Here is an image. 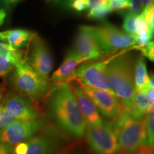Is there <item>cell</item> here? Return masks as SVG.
<instances>
[{
  "label": "cell",
  "instance_id": "6da1fadb",
  "mask_svg": "<svg viewBox=\"0 0 154 154\" xmlns=\"http://www.w3.org/2000/svg\"><path fill=\"white\" fill-rule=\"evenodd\" d=\"M47 96L48 113L57 126L72 137L82 138L87 123L69 84H55Z\"/></svg>",
  "mask_w": 154,
  "mask_h": 154
},
{
  "label": "cell",
  "instance_id": "7a4b0ae2",
  "mask_svg": "<svg viewBox=\"0 0 154 154\" xmlns=\"http://www.w3.org/2000/svg\"><path fill=\"white\" fill-rule=\"evenodd\" d=\"M134 61L130 55L121 54L109 59L105 72L112 90L120 100L121 109L128 106L136 93Z\"/></svg>",
  "mask_w": 154,
  "mask_h": 154
},
{
  "label": "cell",
  "instance_id": "3957f363",
  "mask_svg": "<svg viewBox=\"0 0 154 154\" xmlns=\"http://www.w3.org/2000/svg\"><path fill=\"white\" fill-rule=\"evenodd\" d=\"M15 93L38 101L46 98L51 88L49 79L40 74L25 61L17 64L9 79Z\"/></svg>",
  "mask_w": 154,
  "mask_h": 154
},
{
  "label": "cell",
  "instance_id": "277c9868",
  "mask_svg": "<svg viewBox=\"0 0 154 154\" xmlns=\"http://www.w3.org/2000/svg\"><path fill=\"white\" fill-rule=\"evenodd\" d=\"M112 125L121 154H131L147 145L145 117L135 119L125 113H120Z\"/></svg>",
  "mask_w": 154,
  "mask_h": 154
},
{
  "label": "cell",
  "instance_id": "5b68a950",
  "mask_svg": "<svg viewBox=\"0 0 154 154\" xmlns=\"http://www.w3.org/2000/svg\"><path fill=\"white\" fill-rule=\"evenodd\" d=\"M92 32L101 54H111L136 45V39L109 22L92 27Z\"/></svg>",
  "mask_w": 154,
  "mask_h": 154
},
{
  "label": "cell",
  "instance_id": "8992f818",
  "mask_svg": "<svg viewBox=\"0 0 154 154\" xmlns=\"http://www.w3.org/2000/svg\"><path fill=\"white\" fill-rule=\"evenodd\" d=\"M86 135L88 146L95 154H116L119 151L117 136L111 123L87 125Z\"/></svg>",
  "mask_w": 154,
  "mask_h": 154
},
{
  "label": "cell",
  "instance_id": "52a82bcc",
  "mask_svg": "<svg viewBox=\"0 0 154 154\" xmlns=\"http://www.w3.org/2000/svg\"><path fill=\"white\" fill-rule=\"evenodd\" d=\"M108 61L109 60H105L82 64L76 70L72 82H76L78 84L91 86L115 95L105 72Z\"/></svg>",
  "mask_w": 154,
  "mask_h": 154
},
{
  "label": "cell",
  "instance_id": "ba28073f",
  "mask_svg": "<svg viewBox=\"0 0 154 154\" xmlns=\"http://www.w3.org/2000/svg\"><path fill=\"white\" fill-rule=\"evenodd\" d=\"M46 126V120L41 116L33 120L17 121L5 129L0 131V143L16 145L34 137Z\"/></svg>",
  "mask_w": 154,
  "mask_h": 154
},
{
  "label": "cell",
  "instance_id": "9c48e42d",
  "mask_svg": "<svg viewBox=\"0 0 154 154\" xmlns=\"http://www.w3.org/2000/svg\"><path fill=\"white\" fill-rule=\"evenodd\" d=\"M28 49L24 53V61L45 78L49 79L54 67V59L47 44L34 34Z\"/></svg>",
  "mask_w": 154,
  "mask_h": 154
},
{
  "label": "cell",
  "instance_id": "30bf717a",
  "mask_svg": "<svg viewBox=\"0 0 154 154\" xmlns=\"http://www.w3.org/2000/svg\"><path fill=\"white\" fill-rule=\"evenodd\" d=\"M34 102L14 91H9L4 96L0 106L16 120L30 121L39 116L38 108Z\"/></svg>",
  "mask_w": 154,
  "mask_h": 154
},
{
  "label": "cell",
  "instance_id": "8fae6325",
  "mask_svg": "<svg viewBox=\"0 0 154 154\" xmlns=\"http://www.w3.org/2000/svg\"><path fill=\"white\" fill-rule=\"evenodd\" d=\"M79 84L102 115L106 118L113 119L119 116L121 110V103L116 96L107 91L96 89L84 84Z\"/></svg>",
  "mask_w": 154,
  "mask_h": 154
},
{
  "label": "cell",
  "instance_id": "7c38bea8",
  "mask_svg": "<svg viewBox=\"0 0 154 154\" xmlns=\"http://www.w3.org/2000/svg\"><path fill=\"white\" fill-rule=\"evenodd\" d=\"M92 27L84 25L78 29L73 49L77 54L86 61L99 59L102 54L94 36Z\"/></svg>",
  "mask_w": 154,
  "mask_h": 154
},
{
  "label": "cell",
  "instance_id": "4fadbf2b",
  "mask_svg": "<svg viewBox=\"0 0 154 154\" xmlns=\"http://www.w3.org/2000/svg\"><path fill=\"white\" fill-rule=\"evenodd\" d=\"M26 142L24 154H54L59 146L58 135L54 131L38 134Z\"/></svg>",
  "mask_w": 154,
  "mask_h": 154
},
{
  "label": "cell",
  "instance_id": "5bb4252c",
  "mask_svg": "<svg viewBox=\"0 0 154 154\" xmlns=\"http://www.w3.org/2000/svg\"><path fill=\"white\" fill-rule=\"evenodd\" d=\"M86 60L75 52L74 49L69 50L60 66L56 70L51 77L54 84H68L72 82L76 67Z\"/></svg>",
  "mask_w": 154,
  "mask_h": 154
},
{
  "label": "cell",
  "instance_id": "9a60e30c",
  "mask_svg": "<svg viewBox=\"0 0 154 154\" xmlns=\"http://www.w3.org/2000/svg\"><path fill=\"white\" fill-rule=\"evenodd\" d=\"M71 89L74 94L81 111L88 126H100L103 124V121L99 111L93 102L82 91L80 86L73 84Z\"/></svg>",
  "mask_w": 154,
  "mask_h": 154
},
{
  "label": "cell",
  "instance_id": "2e32d148",
  "mask_svg": "<svg viewBox=\"0 0 154 154\" xmlns=\"http://www.w3.org/2000/svg\"><path fill=\"white\" fill-rule=\"evenodd\" d=\"M154 106V101L146 94L136 91L128 106L121 109V113H125L135 119L144 118Z\"/></svg>",
  "mask_w": 154,
  "mask_h": 154
},
{
  "label": "cell",
  "instance_id": "e0dca14e",
  "mask_svg": "<svg viewBox=\"0 0 154 154\" xmlns=\"http://www.w3.org/2000/svg\"><path fill=\"white\" fill-rule=\"evenodd\" d=\"M34 35V34L29 30L14 29L0 32V40L14 49H22L28 45Z\"/></svg>",
  "mask_w": 154,
  "mask_h": 154
},
{
  "label": "cell",
  "instance_id": "ac0fdd59",
  "mask_svg": "<svg viewBox=\"0 0 154 154\" xmlns=\"http://www.w3.org/2000/svg\"><path fill=\"white\" fill-rule=\"evenodd\" d=\"M134 84L136 91L146 94L149 88L150 78L143 56L138 58L134 65Z\"/></svg>",
  "mask_w": 154,
  "mask_h": 154
},
{
  "label": "cell",
  "instance_id": "d6986e66",
  "mask_svg": "<svg viewBox=\"0 0 154 154\" xmlns=\"http://www.w3.org/2000/svg\"><path fill=\"white\" fill-rule=\"evenodd\" d=\"M0 56L7 58L16 66L24 61V52L22 49H14L2 40H0Z\"/></svg>",
  "mask_w": 154,
  "mask_h": 154
},
{
  "label": "cell",
  "instance_id": "ffe728a7",
  "mask_svg": "<svg viewBox=\"0 0 154 154\" xmlns=\"http://www.w3.org/2000/svg\"><path fill=\"white\" fill-rule=\"evenodd\" d=\"M145 121L147 134V145L151 147L154 146V106L146 115Z\"/></svg>",
  "mask_w": 154,
  "mask_h": 154
},
{
  "label": "cell",
  "instance_id": "44dd1931",
  "mask_svg": "<svg viewBox=\"0 0 154 154\" xmlns=\"http://www.w3.org/2000/svg\"><path fill=\"white\" fill-rule=\"evenodd\" d=\"M138 14H132L131 12L126 13L124 17V24L123 29L124 32L135 38L136 35V19Z\"/></svg>",
  "mask_w": 154,
  "mask_h": 154
},
{
  "label": "cell",
  "instance_id": "7402d4cb",
  "mask_svg": "<svg viewBox=\"0 0 154 154\" xmlns=\"http://www.w3.org/2000/svg\"><path fill=\"white\" fill-rule=\"evenodd\" d=\"M111 11H111L109 4H106V5L98 7V8L90 9L87 17L91 19H95V20H103L110 14Z\"/></svg>",
  "mask_w": 154,
  "mask_h": 154
},
{
  "label": "cell",
  "instance_id": "603a6c76",
  "mask_svg": "<svg viewBox=\"0 0 154 154\" xmlns=\"http://www.w3.org/2000/svg\"><path fill=\"white\" fill-rule=\"evenodd\" d=\"M16 65L12 61L2 56H0V77L6 76L13 72Z\"/></svg>",
  "mask_w": 154,
  "mask_h": 154
},
{
  "label": "cell",
  "instance_id": "cb8c5ba5",
  "mask_svg": "<svg viewBox=\"0 0 154 154\" xmlns=\"http://www.w3.org/2000/svg\"><path fill=\"white\" fill-rule=\"evenodd\" d=\"M141 13L150 29L154 33V4L145 7Z\"/></svg>",
  "mask_w": 154,
  "mask_h": 154
},
{
  "label": "cell",
  "instance_id": "d4e9b609",
  "mask_svg": "<svg viewBox=\"0 0 154 154\" xmlns=\"http://www.w3.org/2000/svg\"><path fill=\"white\" fill-rule=\"evenodd\" d=\"M16 121L17 120L11 117L0 106V131L5 129Z\"/></svg>",
  "mask_w": 154,
  "mask_h": 154
},
{
  "label": "cell",
  "instance_id": "484cf974",
  "mask_svg": "<svg viewBox=\"0 0 154 154\" xmlns=\"http://www.w3.org/2000/svg\"><path fill=\"white\" fill-rule=\"evenodd\" d=\"M109 5L111 11H119L131 7L130 0H109Z\"/></svg>",
  "mask_w": 154,
  "mask_h": 154
},
{
  "label": "cell",
  "instance_id": "4316f807",
  "mask_svg": "<svg viewBox=\"0 0 154 154\" xmlns=\"http://www.w3.org/2000/svg\"><path fill=\"white\" fill-rule=\"evenodd\" d=\"M70 7L78 12L86 11L88 8V0H74L70 3Z\"/></svg>",
  "mask_w": 154,
  "mask_h": 154
},
{
  "label": "cell",
  "instance_id": "83f0119b",
  "mask_svg": "<svg viewBox=\"0 0 154 154\" xmlns=\"http://www.w3.org/2000/svg\"><path fill=\"white\" fill-rule=\"evenodd\" d=\"M143 57L150 59L154 62V42H150L145 47L140 49Z\"/></svg>",
  "mask_w": 154,
  "mask_h": 154
},
{
  "label": "cell",
  "instance_id": "f1b7e54d",
  "mask_svg": "<svg viewBox=\"0 0 154 154\" xmlns=\"http://www.w3.org/2000/svg\"><path fill=\"white\" fill-rule=\"evenodd\" d=\"M130 2L131 7L129 8V12L134 14H140L143 9L140 0H130Z\"/></svg>",
  "mask_w": 154,
  "mask_h": 154
},
{
  "label": "cell",
  "instance_id": "f546056e",
  "mask_svg": "<svg viewBox=\"0 0 154 154\" xmlns=\"http://www.w3.org/2000/svg\"><path fill=\"white\" fill-rule=\"evenodd\" d=\"M88 9H92L106 5L109 3V0H88Z\"/></svg>",
  "mask_w": 154,
  "mask_h": 154
},
{
  "label": "cell",
  "instance_id": "4dcf8cb0",
  "mask_svg": "<svg viewBox=\"0 0 154 154\" xmlns=\"http://www.w3.org/2000/svg\"><path fill=\"white\" fill-rule=\"evenodd\" d=\"M0 154H14L11 145L6 143H0Z\"/></svg>",
  "mask_w": 154,
  "mask_h": 154
},
{
  "label": "cell",
  "instance_id": "1f68e13d",
  "mask_svg": "<svg viewBox=\"0 0 154 154\" xmlns=\"http://www.w3.org/2000/svg\"><path fill=\"white\" fill-rule=\"evenodd\" d=\"M131 154H154V152L149 146L146 147V146H144Z\"/></svg>",
  "mask_w": 154,
  "mask_h": 154
},
{
  "label": "cell",
  "instance_id": "d6a6232c",
  "mask_svg": "<svg viewBox=\"0 0 154 154\" xmlns=\"http://www.w3.org/2000/svg\"><path fill=\"white\" fill-rule=\"evenodd\" d=\"M6 90H7V82H3L0 84V102L2 101L4 96L6 94Z\"/></svg>",
  "mask_w": 154,
  "mask_h": 154
},
{
  "label": "cell",
  "instance_id": "836d02e7",
  "mask_svg": "<svg viewBox=\"0 0 154 154\" xmlns=\"http://www.w3.org/2000/svg\"><path fill=\"white\" fill-rule=\"evenodd\" d=\"M9 5H10V0H0V7L1 9L9 10Z\"/></svg>",
  "mask_w": 154,
  "mask_h": 154
},
{
  "label": "cell",
  "instance_id": "e575fe53",
  "mask_svg": "<svg viewBox=\"0 0 154 154\" xmlns=\"http://www.w3.org/2000/svg\"><path fill=\"white\" fill-rule=\"evenodd\" d=\"M6 17H7L6 11L3 9H0V26L4 24V22H5Z\"/></svg>",
  "mask_w": 154,
  "mask_h": 154
},
{
  "label": "cell",
  "instance_id": "d590c367",
  "mask_svg": "<svg viewBox=\"0 0 154 154\" xmlns=\"http://www.w3.org/2000/svg\"><path fill=\"white\" fill-rule=\"evenodd\" d=\"M140 4H141V7L143 9L148 6L154 4V0H140Z\"/></svg>",
  "mask_w": 154,
  "mask_h": 154
},
{
  "label": "cell",
  "instance_id": "8d00e7d4",
  "mask_svg": "<svg viewBox=\"0 0 154 154\" xmlns=\"http://www.w3.org/2000/svg\"><path fill=\"white\" fill-rule=\"evenodd\" d=\"M146 94L150 99H151L152 101H154V90L149 89L146 92Z\"/></svg>",
  "mask_w": 154,
  "mask_h": 154
},
{
  "label": "cell",
  "instance_id": "74e56055",
  "mask_svg": "<svg viewBox=\"0 0 154 154\" xmlns=\"http://www.w3.org/2000/svg\"><path fill=\"white\" fill-rule=\"evenodd\" d=\"M149 88L150 89L154 90V75L152 74L151 76H149Z\"/></svg>",
  "mask_w": 154,
  "mask_h": 154
},
{
  "label": "cell",
  "instance_id": "f35d334b",
  "mask_svg": "<svg viewBox=\"0 0 154 154\" xmlns=\"http://www.w3.org/2000/svg\"><path fill=\"white\" fill-rule=\"evenodd\" d=\"M19 1V0H10V4H14Z\"/></svg>",
  "mask_w": 154,
  "mask_h": 154
},
{
  "label": "cell",
  "instance_id": "ab89813d",
  "mask_svg": "<svg viewBox=\"0 0 154 154\" xmlns=\"http://www.w3.org/2000/svg\"><path fill=\"white\" fill-rule=\"evenodd\" d=\"M54 2L55 4H59L61 2V0H54Z\"/></svg>",
  "mask_w": 154,
  "mask_h": 154
},
{
  "label": "cell",
  "instance_id": "60d3db41",
  "mask_svg": "<svg viewBox=\"0 0 154 154\" xmlns=\"http://www.w3.org/2000/svg\"><path fill=\"white\" fill-rule=\"evenodd\" d=\"M69 154H76V153H69Z\"/></svg>",
  "mask_w": 154,
  "mask_h": 154
},
{
  "label": "cell",
  "instance_id": "b9f144b4",
  "mask_svg": "<svg viewBox=\"0 0 154 154\" xmlns=\"http://www.w3.org/2000/svg\"><path fill=\"white\" fill-rule=\"evenodd\" d=\"M70 1H74V0H70Z\"/></svg>",
  "mask_w": 154,
  "mask_h": 154
},
{
  "label": "cell",
  "instance_id": "7bdbcfd3",
  "mask_svg": "<svg viewBox=\"0 0 154 154\" xmlns=\"http://www.w3.org/2000/svg\"><path fill=\"white\" fill-rule=\"evenodd\" d=\"M47 1H49V0H47Z\"/></svg>",
  "mask_w": 154,
  "mask_h": 154
}]
</instances>
